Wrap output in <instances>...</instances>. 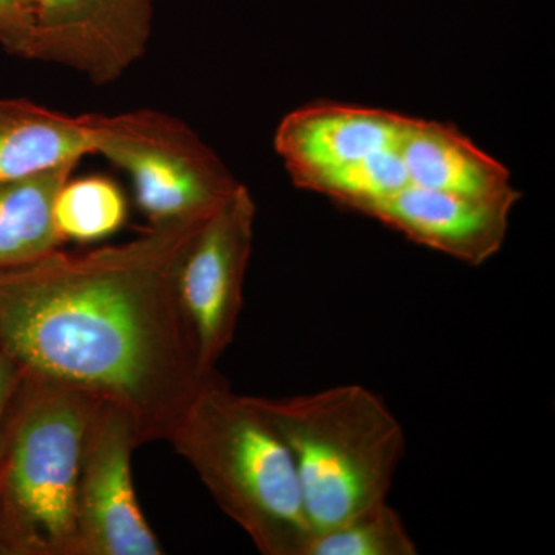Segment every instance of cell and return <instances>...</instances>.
Here are the masks:
<instances>
[{"label": "cell", "instance_id": "6da1fadb", "mask_svg": "<svg viewBox=\"0 0 555 555\" xmlns=\"http://www.w3.org/2000/svg\"><path fill=\"white\" fill-rule=\"evenodd\" d=\"M207 217L0 272V352L122 409L142 444L169 441L215 374L201 371L177 288L179 259Z\"/></svg>", "mask_w": 555, "mask_h": 555}, {"label": "cell", "instance_id": "7a4b0ae2", "mask_svg": "<svg viewBox=\"0 0 555 555\" xmlns=\"http://www.w3.org/2000/svg\"><path fill=\"white\" fill-rule=\"evenodd\" d=\"M169 441L259 553L306 555L312 528L294 460L250 397L215 372Z\"/></svg>", "mask_w": 555, "mask_h": 555}, {"label": "cell", "instance_id": "3957f363", "mask_svg": "<svg viewBox=\"0 0 555 555\" xmlns=\"http://www.w3.org/2000/svg\"><path fill=\"white\" fill-rule=\"evenodd\" d=\"M250 400L291 452L312 532L387 500L406 437L377 393L341 385Z\"/></svg>", "mask_w": 555, "mask_h": 555}, {"label": "cell", "instance_id": "277c9868", "mask_svg": "<svg viewBox=\"0 0 555 555\" xmlns=\"http://www.w3.org/2000/svg\"><path fill=\"white\" fill-rule=\"evenodd\" d=\"M98 401L22 372L0 459V554L75 555L80 456Z\"/></svg>", "mask_w": 555, "mask_h": 555}, {"label": "cell", "instance_id": "5b68a950", "mask_svg": "<svg viewBox=\"0 0 555 555\" xmlns=\"http://www.w3.org/2000/svg\"><path fill=\"white\" fill-rule=\"evenodd\" d=\"M94 153L129 175L149 224L206 217L238 188L188 124L156 109L94 115Z\"/></svg>", "mask_w": 555, "mask_h": 555}, {"label": "cell", "instance_id": "8992f818", "mask_svg": "<svg viewBox=\"0 0 555 555\" xmlns=\"http://www.w3.org/2000/svg\"><path fill=\"white\" fill-rule=\"evenodd\" d=\"M255 218V201L246 185L238 184L201 222L179 259V305L195 341L201 371L206 375L217 372L219 358L235 337L254 246Z\"/></svg>", "mask_w": 555, "mask_h": 555}, {"label": "cell", "instance_id": "52a82bcc", "mask_svg": "<svg viewBox=\"0 0 555 555\" xmlns=\"http://www.w3.org/2000/svg\"><path fill=\"white\" fill-rule=\"evenodd\" d=\"M141 444L130 415L98 401L80 456L75 555L164 554L134 492L131 455Z\"/></svg>", "mask_w": 555, "mask_h": 555}, {"label": "cell", "instance_id": "ba28073f", "mask_svg": "<svg viewBox=\"0 0 555 555\" xmlns=\"http://www.w3.org/2000/svg\"><path fill=\"white\" fill-rule=\"evenodd\" d=\"M156 0H30L28 60L73 69L96 86L122 78L147 53Z\"/></svg>", "mask_w": 555, "mask_h": 555}, {"label": "cell", "instance_id": "9c48e42d", "mask_svg": "<svg viewBox=\"0 0 555 555\" xmlns=\"http://www.w3.org/2000/svg\"><path fill=\"white\" fill-rule=\"evenodd\" d=\"M408 122L386 109L308 105L281 120L273 142L295 185L318 192L347 167L400 147Z\"/></svg>", "mask_w": 555, "mask_h": 555}, {"label": "cell", "instance_id": "30bf717a", "mask_svg": "<svg viewBox=\"0 0 555 555\" xmlns=\"http://www.w3.org/2000/svg\"><path fill=\"white\" fill-rule=\"evenodd\" d=\"M520 196L478 198L408 184L363 215L398 230L414 243L480 266L499 254Z\"/></svg>", "mask_w": 555, "mask_h": 555}, {"label": "cell", "instance_id": "8fae6325", "mask_svg": "<svg viewBox=\"0 0 555 555\" xmlns=\"http://www.w3.org/2000/svg\"><path fill=\"white\" fill-rule=\"evenodd\" d=\"M400 155L411 185L478 198L521 196L509 171L454 127L409 118Z\"/></svg>", "mask_w": 555, "mask_h": 555}, {"label": "cell", "instance_id": "7c38bea8", "mask_svg": "<svg viewBox=\"0 0 555 555\" xmlns=\"http://www.w3.org/2000/svg\"><path fill=\"white\" fill-rule=\"evenodd\" d=\"M94 115L0 100V184L94 155Z\"/></svg>", "mask_w": 555, "mask_h": 555}, {"label": "cell", "instance_id": "4fadbf2b", "mask_svg": "<svg viewBox=\"0 0 555 555\" xmlns=\"http://www.w3.org/2000/svg\"><path fill=\"white\" fill-rule=\"evenodd\" d=\"M78 164L0 184V272L31 264L61 248L64 240L54 224V199Z\"/></svg>", "mask_w": 555, "mask_h": 555}, {"label": "cell", "instance_id": "5bb4252c", "mask_svg": "<svg viewBox=\"0 0 555 555\" xmlns=\"http://www.w3.org/2000/svg\"><path fill=\"white\" fill-rule=\"evenodd\" d=\"M129 206L122 190L109 178H69L54 199L53 217L64 241L96 243L126 224Z\"/></svg>", "mask_w": 555, "mask_h": 555}, {"label": "cell", "instance_id": "9a60e30c", "mask_svg": "<svg viewBox=\"0 0 555 555\" xmlns=\"http://www.w3.org/2000/svg\"><path fill=\"white\" fill-rule=\"evenodd\" d=\"M416 545L387 500L312 532L306 555H415Z\"/></svg>", "mask_w": 555, "mask_h": 555}, {"label": "cell", "instance_id": "2e32d148", "mask_svg": "<svg viewBox=\"0 0 555 555\" xmlns=\"http://www.w3.org/2000/svg\"><path fill=\"white\" fill-rule=\"evenodd\" d=\"M30 0H0V43L17 56H30Z\"/></svg>", "mask_w": 555, "mask_h": 555}, {"label": "cell", "instance_id": "e0dca14e", "mask_svg": "<svg viewBox=\"0 0 555 555\" xmlns=\"http://www.w3.org/2000/svg\"><path fill=\"white\" fill-rule=\"evenodd\" d=\"M21 375L20 366L5 353L0 352V459H2L3 440H5L7 415L20 385Z\"/></svg>", "mask_w": 555, "mask_h": 555}]
</instances>
